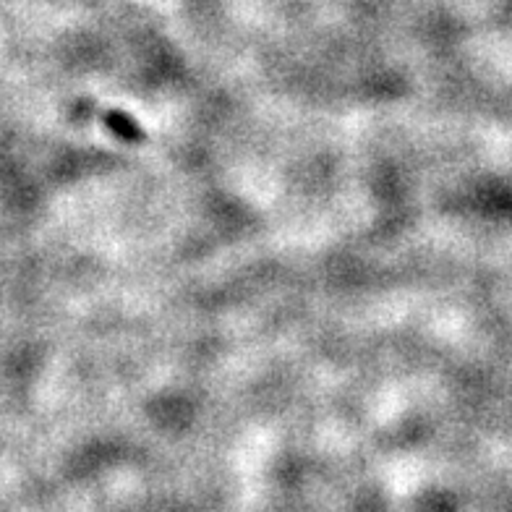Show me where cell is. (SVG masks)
I'll use <instances>...</instances> for the list:
<instances>
[{"label":"cell","mask_w":512,"mask_h":512,"mask_svg":"<svg viewBox=\"0 0 512 512\" xmlns=\"http://www.w3.org/2000/svg\"><path fill=\"white\" fill-rule=\"evenodd\" d=\"M105 123H108V128H113L115 134L123 136V139H131V142H136V139H142V131H139V126H136L128 115L118 113V110H113V113L105 115Z\"/></svg>","instance_id":"1"}]
</instances>
